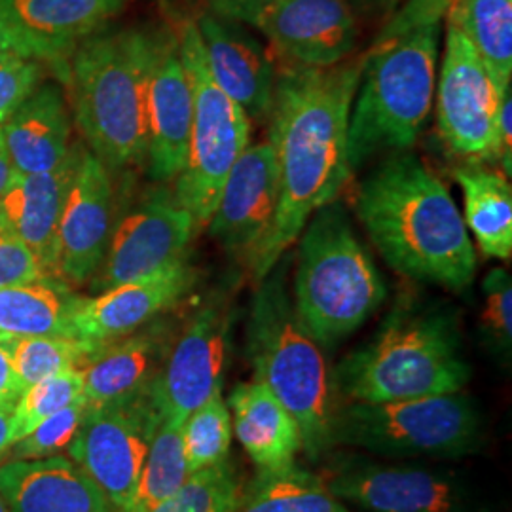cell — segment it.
Instances as JSON below:
<instances>
[{
  "mask_svg": "<svg viewBox=\"0 0 512 512\" xmlns=\"http://www.w3.org/2000/svg\"><path fill=\"white\" fill-rule=\"evenodd\" d=\"M365 55L325 69L277 71L268 143L274 148L279 202L274 224L247 270L260 283L300 238L315 211L338 198L351 177L348 128Z\"/></svg>",
  "mask_w": 512,
  "mask_h": 512,
  "instance_id": "6da1fadb",
  "label": "cell"
},
{
  "mask_svg": "<svg viewBox=\"0 0 512 512\" xmlns=\"http://www.w3.org/2000/svg\"><path fill=\"white\" fill-rule=\"evenodd\" d=\"M355 213L385 262L410 279L461 293L476 251L448 186L414 152H395L357 186Z\"/></svg>",
  "mask_w": 512,
  "mask_h": 512,
  "instance_id": "7a4b0ae2",
  "label": "cell"
},
{
  "mask_svg": "<svg viewBox=\"0 0 512 512\" xmlns=\"http://www.w3.org/2000/svg\"><path fill=\"white\" fill-rule=\"evenodd\" d=\"M471 374L458 315L442 306L403 302L334 368L332 385L346 403H391L459 393Z\"/></svg>",
  "mask_w": 512,
  "mask_h": 512,
  "instance_id": "3957f363",
  "label": "cell"
},
{
  "mask_svg": "<svg viewBox=\"0 0 512 512\" xmlns=\"http://www.w3.org/2000/svg\"><path fill=\"white\" fill-rule=\"evenodd\" d=\"M162 38L137 27L101 29L67 63L76 124L109 169L147 160L148 82Z\"/></svg>",
  "mask_w": 512,
  "mask_h": 512,
  "instance_id": "277c9868",
  "label": "cell"
},
{
  "mask_svg": "<svg viewBox=\"0 0 512 512\" xmlns=\"http://www.w3.org/2000/svg\"><path fill=\"white\" fill-rule=\"evenodd\" d=\"M247 357L253 380L266 385L291 412L302 433V452L319 459L332 448L336 408L332 370L321 346L300 323L287 285V264L277 262L256 289L247 321Z\"/></svg>",
  "mask_w": 512,
  "mask_h": 512,
  "instance_id": "5b68a950",
  "label": "cell"
},
{
  "mask_svg": "<svg viewBox=\"0 0 512 512\" xmlns=\"http://www.w3.org/2000/svg\"><path fill=\"white\" fill-rule=\"evenodd\" d=\"M440 23L374 42L351 103V171L382 152H406L425 128L437 88Z\"/></svg>",
  "mask_w": 512,
  "mask_h": 512,
  "instance_id": "8992f818",
  "label": "cell"
},
{
  "mask_svg": "<svg viewBox=\"0 0 512 512\" xmlns=\"http://www.w3.org/2000/svg\"><path fill=\"white\" fill-rule=\"evenodd\" d=\"M300 236L294 310L321 348H334L382 308L384 277L340 203L315 211Z\"/></svg>",
  "mask_w": 512,
  "mask_h": 512,
  "instance_id": "52a82bcc",
  "label": "cell"
},
{
  "mask_svg": "<svg viewBox=\"0 0 512 512\" xmlns=\"http://www.w3.org/2000/svg\"><path fill=\"white\" fill-rule=\"evenodd\" d=\"M330 442L384 458L461 459L484 444V420L467 395L391 403H336Z\"/></svg>",
  "mask_w": 512,
  "mask_h": 512,
  "instance_id": "ba28073f",
  "label": "cell"
},
{
  "mask_svg": "<svg viewBox=\"0 0 512 512\" xmlns=\"http://www.w3.org/2000/svg\"><path fill=\"white\" fill-rule=\"evenodd\" d=\"M175 37L192 88V128L186 162L175 179L173 196L202 232L215 211L232 165L249 147L251 120L209 73L196 23L184 21Z\"/></svg>",
  "mask_w": 512,
  "mask_h": 512,
  "instance_id": "9c48e42d",
  "label": "cell"
},
{
  "mask_svg": "<svg viewBox=\"0 0 512 512\" xmlns=\"http://www.w3.org/2000/svg\"><path fill=\"white\" fill-rule=\"evenodd\" d=\"M162 418L152 387L145 395L129 401L88 404L82 423L67 446L69 458L103 490L112 511L128 509Z\"/></svg>",
  "mask_w": 512,
  "mask_h": 512,
  "instance_id": "30bf717a",
  "label": "cell"
},
{
  "mask_svg": "<svg viewBox=\"0 0 512 512\" xmlns=\"http://www.w3.org/2000/svg\"><path fill=\"white\" fill-rule=\"evenodd\" d=\"M321 480L344 505L365 512H476V497L446 471L334 456Z\"/></svg>",
  "mask_w": 512,
  "mask_h": 512,
  "instance_id": "8fae6325",
  "label": "cell"
},
{
  "mask_svg": "<svg viewBox=\"0 0 512 512\" xmlns=\"http://www.w3.org/2000/svg\"><path fill=\"white\" fill-rule=\"evenodd\" d=\"M437 128L444 145L467 164L497 160V110L505 90L454 25H446V48L437 84Z\"/></svg>",
  "mask_w": 512,
  "mask_h": 512,
  "instance_id": "7c38bea8",
  "label": "cell"
},
{
  "mask_svg": "<svg viewBox=\"0 0 512 512\" xmlns=\"http://www.w3.org/2000/svg\"><path fill=\"white\" fill-rule=\"evenodd\" d=\"M232 319L234 311L226 294H213L188 319L152 384V397L162 416L184 421L192 410L222 393Z\"/></svg>",
  "mask_w": 512,
  "mask_h": 512,
  "instance_id": "4fadbf2b",
  "label": "cell"
},
{
  "mask_svg": "<svg viewBox=\"0 0 512 512\" xmlns=\"http://www.w3.org/2000/svg\"><path fill=\"white\" fill-rule=\"evenodd\" d=\"M196 234L194 219L175 196L148 198L114 224L93 291L103 293L184 260Z\"/></svg>",
  "mask_w": 512,
  "mask_h": 512,
  "instance_id": "5bb4252c",
  "label": "cell"
},
{
  "mask_svg": "<svg viewBox=\"0 0 512 512\" xmlns=\"http://www.w3.org/2000/svg\"><path fill=\"white\" fill-rule=\"evenodd\" d=\"M255 27L283 63L308 69L344 63L359 40L348 0H274Z\"/></svg>",
  "mask_w": 512,
  "mask_h": 512,
  "instance_id": "9a60e30c",
  "label": "cell"
},
{
  "mask_svg": "<svg viewBox=\"0 0 512 512\" xmlns=\"http://www.w3.org/2000/svg\"><path fill=\"white\" fill-rule=\"evenodd\" d=\"M114 220V188L109 167L92 150H82L57 228V275L84 285L107 253Z\"/></svg>",
  "mask_w": 512,
  "mask_h": 512,
  "instance_id": "2e32d148",
  "label": "cell"
},
{
  "mask_svg": "<svg viewBox=\"0 0 512 512\" xmlns=\"http://www.w3.org/2000/svg\"><path fill=\"white\" fill-rule=\"evenodd\" d=\"M277 202L274 148L268 141L256 143L232 165L207 230L247 266L274 224Z\"/></svg>",
  "mask_w": 512,
  "mask_h": 512,
  "instance_id": "e0dca14e",
  "label": "cell"
},
{
  "mask_svg": "<svg viewBox=\"0 0 512 512\" xmlns=\"http://www.w3.org/2000/svg\"><path fill=\"white\" fill-rule=\"evenodd\" d=\"M196 283L198 272L184 258L93 298H82L74 313V334L92 346H105L143 329L160 313L175 308L194 291Z\"/></svg>",
  "mask_w": 512,
  "mask_h": 512,
  "instance_id": "ac0fdd59",
  "label": "cell"
},
{
  "mask_svg": "<svg viewBox=\"0 0 512 512\" xmlns=\"http://www.w3.org/2000/svg\"><path fill=\"white\" fill-rule=\"evenodd\" d=\"M129 0H0V18L8 27L16 54L63 67L74 50L110 19L116 18Z\"/></svg>",
  "mask_w": 512,
  "mask_h": 512,
  "instance_id": "d6986e66",
  "label": "cell"
},
{
  "mask_svg": "<svg viewBox=\"0 0 512 512\" xmlns=\"http://www.w3.org/2000/svg\"><path fill=\"white\" fill-rule=\"evenodd\" d=\"M192 128V88L177 37L164 33L150 73L147 97L148 175L167 183L183 171Z\"/></svg>",
  "mask_w": 512,
  "mask_h": 512,
  "instance_id": "ffe728a7",
  "label": "cell"
},
{
  "mask_svg": "<svg viewBox=\"0 0 512 512\" xmlns=\"http://www.w3.org/2000/svg\"><path fill=\"white\" fill-rule=\"evenodd\" d=\"M209 73L251 122L270 118L277 69L262 44L249 37L236 21L203 14L196 21Z\"/></svg>",
  "mask_w": 512,
  "mask_h": 512,
  "instance_id": "44dd1931",
  "label": "cell"
},
{
  "mask_svg": "<svg viewBox=\"0 0 512 512\" xmlns=\"http://www.w3.org/2000/svg\"><path fill=\"white\" fill-rule=\"evenodd\" d=\"M8 512H112L107 495L73 459H12L0 467Z\"/></svg>",
  "mask_w": 512,
  "mask_h": 512,
  "instance_id": "7402d4cb",
  "label": "cell"
},
{
  "mask_svg": "<svg viewBox=\"0 0 512 512\" xmlns=\"http://www.w3.org/2000/svg\"><path fill=\"white\" fill-rule=\"evenodd\" d=\"M84 147L50 173L16 175L0 194V220L37 256L46 275H57V228Z\"/></svg>",
  "mask_w": 512,
  "mask_h": 512,
  "instance_id": "603a6c76",
  "label": "cell"
},
{
  "mask_svg": "<svg viewBox=\"0 0 512 512\" xmlns=\"http://www.w3.org/2000/svg\"><path fill=\"white\" fill-rule=\"evenodd\" d=\"M165 323H148L97 349L82 366L86 403L129 401L150 391L169 351Z\"/></svg>",
  "mask_w": 512,
  "mask_h": 512,
  "instance_id": "cb8c5ba5",
  "label": "cell"
},
{
  "mask_svg": "<svg viewBox=\"0 0 512 512\" xmlns=\"http://www.w3.org/2000/svg\"><path fill=\"white\" fill-rule=\"evenodd\" d=\"M0 128L16 175L50 173L73 150L67 105L54 84L37 88Z\"/></svg>",
  "mask_w": 512,
  "mask_h": 512,
  "instance_id": "d4e9b609",
  "label": "cell"
},
{
  "mask_svg": "<svg viewBox=\"0 0 512 512\" xmlns=\"http://www.w3.org/2000/svg\"><path fill=\"white\" fill-rule=\"evenodd\" d=\"M232 431L258 471H277L296 463L302 433L293 414L260 382L238 384L230 397Z\"/></svg>",
  "mask_w": 512,
  "mask_h": 512,
  "instance_id": "484cf974",
  "label": "cell"
},
{
  "mask_svg": "<svg viewBox=\"0 0 512 512\" xmlns=\"http://www.w3.org/2000/svg\"><path fill=\"white\" fill-rule=\"evenodd\" d=\"M82 296L61 277L0 287V342L31 336H73Z\"/></svg>",
  "mask_w": 512,
  "mask_h": 512,
  "instance_id": "4316f807",
  "label": "cell"
},
{
  "mask_svg": "<svg viewBox=\"0 0 512 512\" xmlns=\"http://www.w3.org/2000/svg\"><path fill=\"white\" fill-rule=\"evenodd\" d=\"M454 177L463 192V222L478 249L490 258L512 256V188L505 173L484 164L459 165Z\"/></svg>",
  "mask_w": 512,
  "mask_h": 512,
  "instance_id": "83f0119b",
  "label": "cell"
},
{
  "mask_svg": "<svg viewBox=\"0 0 512 512\" xmlns=\"http://www.w3.org/2000/svg\"><path fill=\"white\" fill-rule=\"evenodd\" d=\"M236 512H351L330 494L321 476L296 463L277 471H258L241 488Z\"/></svg>",
  "mask_w": 512,
  "mask_h": 512,
  "instance_id": "f1b7e54d",
  "label": "cell"
},
{
  "mask_svg": "<svg viewBox=\"0 0 512 512\" xmlns=\"http://www.w3.org/2000/svg\"><path fill=\"white\" fill-rule=\"evenodd\" d=\"M446 19L463 33L501 86L512 80V0H456Z\"/></svg>",
  "mask_w": 512,
  "mask_h": 512,
  "instance_id": "f546056e",
  "label": "cell"
},
{
  "mask_svg": "<svg viewBox=\"0 0 512 512\" xmlns=\"http://www.w3.org/2000/svg\"><path fill=\"white\" fill-rule=\"evenodd\" d=\"M183 423L169 416H164L160 421L150 442L137 488L124 512L152 511L169 495L177 492L190 475L184 458Z\"/></svg>",
  "mask_w": 512,
  "mask_h": 512,
  "instance_id": "4dcf8cb0",
  "label": "cell"
},
{
  "mask_svg": "<svg viewBox=\"0 0 512 512\" xmlns=\"http://www.w3.org/2000/svg\"><path fill=\"white\" fill-rule=\"evenodd\" d=\"M99 348L101 346H92L73 336H31L8 340L12 368L23 391L59 372L82 368Z\"/></svg>",
  "mask_w": 512,
  "mask_h": 512,
  "instance_id": "1f68e13d",
  "label": "cell"
},
{
  "mask_svg": "<svg viewBox=\"0 0 512 512\" xmlns=\"http://www.w3.org/2000/svg\"><path fill=\"white\" fill-rule=\"evenodd\" d=\"M232 414L219 393L192 410L183 423L184 458L190 473L228 461L232 444Z\"/></svg>",
  "mask_w": 512,
  "mask_h": 512,
  "instance_id": "d6a6232c",
  "label": "cell"
},
{
  "mask_svg": "<svg viewBox=\"0 0 512 512\" xmlns=\"http://www.w3.org/2000/svg\"><path fill=\"white\" fill-rule=\"evenodd\" d=\"M239 486L228 461L190 473L177 492L148 512H236Z\"/></svg>",
  "mask_w": 512,
  "mask_h": 512,
  "instance_id": "836d02e7",
  "label": "cell"
},
{
  "mask_svg": "<svg viewBox=\"0 0 512 512\" xmlns=\"http://www.w3.org/2000/svg\"><path fill=\"white\" fill-rule=\"evenodd\" d=\"M84 397L82 368H71L27 387L16 404V442L33 433L42 421Z\"/></svg>",
  "mask_w": 512,
  "mask_h": 512,
  "instance_id": "e575fe53",
  "label": "cell"
},
{
  "mask_svg": "<svg viewBox=\"0 0 512 512\" xmlns=\"http://www.w3.org/2000/svg\"><path fill=\"white\" fill-rule=\"evenodd\" d=\"M482 332L488 346L501 359L509 361L512 349V281L511 274L495 268L482 283Z\"/></svg>",
  "mask_w": 512,
  "mask_h": 512,
  "instance_id": "d590c367",
  "label": "cell"
},
{
  "mask_svg": "<svg viewBox=\"0 0 512 512\" xmlns=\"http://www.w3.org/2000/svg\"><path fill=\"white\" fill-rule=\"evenodd\" d=\"M88 403L86 399H78L74 403L65 406L48 420L42 421L33 433L19 439L12 444V456L14 459H40L57 456L61 450H65L73 440L82 418L86 414Z\"/></svg>",
  "mask_w": 512,
  "mask_h": 512,
  "instance_id": "8d00e7d4",
  "label": "cell"
},
{
  "mask_svg": "<svg viewBox=\"0 0 512 512\" xmlns=\"http://www.w3.org/2000/svg\"><path fill=\"white\" fill-rule=\"evenodd\" d=\"M40 61L8 52L0 55V126L37 90Z\"/></svg>",
  "mask_w": 512,
  "mask_h": 512,
  "instance_id": "74e56055",
  "label": "cell"
},
{
  "mask_svg": "<svg viewBox=\"0 0 512 512\" xmlns=\"http://www.w3.org/2000/svg\"><path fill=\"white\" fill-rule=\"evenodd\" d=\"M46 275L37 256L0 220V287L33 283Z\"/></svg>",
  "mask_w": 512,
  "mask_h": 512,
  "instance_id": "f35d334b",
  "label": "cell"
},
{
  "mask_svg": "<svg viewBox=\"0 0 512 512\" xmlns=\"http://www.w3.org/2000/svg\"><path fill=\"white\" fill-rule=\"evenodd\" d=\"M454 2L456 0H406L395 12V16L385 23L384 29L380 31V35L374 42L399 37L414 27L440 23V19L446 16L448 8Z\"/></svg>",
  "mask_w": 512,
  "mask_h": 512,
  "instance_id": "ab89813d",
  "label": "cell"
},
{
  "mask_svg": "<svg viewBox=\"0 0 512 512\" xmlns=\"http://www.w3.org/2000/svg\"><path fill=\"white\" fill-rule=\"evenodd\" d=\"M497 160L503 165L507 177L512 173V86H509L497 110Z\"/></svg>",
  "mask_w": 512,
  "mask_h": 512,
  "instance_id": "60d3db41",
  "label": "cell"
},
{
  "mask_svg": "<svg viewBox=\"0 0 512 512\" xmlns=\"http://www.w3.org/2000/svg\"><path fill=\"white\" fill-rule=\"evenodd\" d=\"M211 8V14L230 21H241L255 25L258 16L274 2V0H205Z\"/></svg>",
  "mask_w": 512,
  "mask_h": 512,
  "instance_id": "b9f144b4",
  "label": "cell"
},
{
  "mask_svg": "<svg viewBox=\"0 0 512 512\" xmlns=\"http://www.w3.org/2000/svg\"><path fill=\"white\" fill-rule=\"evenodd\" d=\"M21 393H23V389H21L18 376L12 368L8 342H0V401L19 399Z\"/></svg>",
  "mask_w": 512,
  "mask_h": 512,
  "instance_id": "7bdbcfd3",
  "label": "cell"
},
{
  "mask_svg": "<svg viewBox=\"0 0 512 512\" xmlns=\"http://www.w3.org/2000/svg\"><path fill=\"white\" fill-rule=\"evenodd\" d=\"M16 404H18V399L0 401V458L16 442V421H14Z\"/></svg>",
  "mask_w": 512,
  "mask_h": 512,
  "instance_id": "ee69618b",
  "label": "cell"
},
{
  "mask_svg": "<svg viewBox=\"0 0 512 512\" xmlns=\"http://www.w3.org/2000/svg\"><path fill=\"white\" fill-rule=\"evenodd\" d=\"M16 177V171L10 162L8 150H6V143L2 137V128H0V194L6 190V186L12 183V179Z\"/></svg>",
  "mask_w": 512,
  "mask_h": 512,
  "instance_id": "f6af8a7d",
  "label": "cell"
},
{
  "mask_svg": "<svg viewBox=\"0 0 512 512\" xmlns=\"http://www.w3.org/2000/svg\"><path fill=\"white\" fill-rule=\"evenodd\" d=\"M8 52H16V48H14V40H12L8 27L0 18V55L8 54Z\"/></svg>",
  "mask_w": 512,
  "mask_h": 512,
  "instance_id": "bcb514c9",
  "label": "cell"
},
{
  "mask_svg": "<svg viewBox=\"0 0 512 512\" xmlns=\"http://www.w3.org/2000/svg\"><path fill=\"white\" fill-rule=\"evenodd\" d=\"M378 4H382V6H385V8H391L393 4H397V0H376Z\"/></svg>",
  "mask_w": 512,
  "mask_h": 512,
  "instance_id": "7dc6e473",
  "label": "cell"
},
{
  "mask_svg": "<svg viewBox=\"0 0 512 512\" xmlns=\"http://www.w3.org/2000/svg\"><path fill=\"white\" fill-rule=\"evenodd\" d=\"M0 512H8L6 511V505H4V501H2V497H0Z\"/></svg>",
  "mask_w": 512,
  "mask_h": 512,
  "instance_id": "c3c4849f",
  "label": "cell"
}]
</instances>
